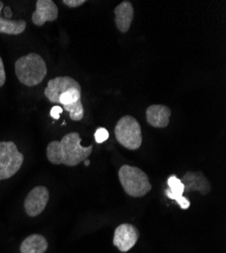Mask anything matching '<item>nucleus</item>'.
<instances>
[{
  "mask_svg": "<svg viewBox=\"0 0 226 253\" xmlns=\"http://www.w3.org/2000/svg\"><path fill=\"white\" fill-rule=\"evenodd\" d=\"M93 146L84 147L81 145L80 135L76 132L66 134L61 141H52L47 147V158L55 165L77 166L89 158Z\"/></svg>",
  "mask_w": 226,
  "mask_h": 253,
  "instance_id": "obj_1",
  "label": "nucleus"
},
{
  "mask_svg": "<svg viewBox=\"0 0 226 253\" xmlns=\"http://www.w3.org/2000/svg\"><path fill=\"white\" fill-rule=\"evenodd\" d=\"M15 75L20 83L33 87L42 82L47 75L45 60L37 53H30L15 61Z\"/></svg>",
  "mask_w": 226,
  "mask_h": 253,
  "instance_id": "obj_2",
  "label": "nucleus"
},
{
  "mask_svg": "<svg viewBox=\"0 0 226 253\" xmlns=\"http://www.w3.org/2000/svg\"><path fill=\"white\" fill-rule=\"evenodd\" d=\"M119 179L125 193L132 198L144 197L152 188L148 175L135 166L123 165L119 170Z\"/></svg>",
  "mask_w": 226,
  "mask_h": 253,
  "instance_id": "obj_3",
  "label": "nucleus"
},
{
  "mask_svg": "<svg viewBox=\"0 0 226 253\" xmlns=\"http://www.w3.org/2000/svg\"><path fill=\"white\" fill-rule=\"evenodd\" d=\"M115 136L117 141L129 150H137L142 145L141 126L138 121L131 116H124L118 121Z\"/></svg>",
  "mask_w": 226,
  "mask_h": 253,
  "instance_id": "obj_4",
  "label": "nucleus"
},
{
  "mask_svg": "<svg viewBox=\"0 0 226 253\" xmlns=\"http://www.w3.org/2000/svg\"><path fill=\"white\" fill-rule=\"evenodd\" d=\"M24 163V155L14 142H0V180L12 177Z\"/></svg>",
  "mask_w": 226,
  "mask_h": 253,
  "instance_id": "obj_5",
  "label": "nucleus"
},
{
  "mask_svg": "<svg viewBox=\"0 0 226 253\" xmlns=\"http://www.w3.org/2000/svg\"><path fill=\"white\" fill-rule=\"evenodd\" d=\"M50 200L49 189L46 186L39 185L34 187L28 194L25 201V210L28 216L37 217L42 214Z\"/></svg>",
  "mask_w": 226,
  "mask_h": 253,
  "instance_id": "obj_6",
  "label": "nucleus"
},
{
  "mask_svg": "<svg viewBox=\"0 0 226 253\" xmlns=\"http://www.w3.org/2000/svg\"><path fill=\"white\" fill-rule=\"evenodd\" d=\"M139 239V230L132 224H121L115 230L113 243L121 252H128Z\"/></svg>",
  "mask_w": 226,
  "mask_h": 253,
  "instance_id": "obj_7",
  "label": "nucleus"
},
{
  "mask_svg": "<svg viewBox=\"0 0 226 253\" xmlns=\"http://www.w3.org/2000/svg\"><path fill=\"white\" fill-rule=\"evenodd\" d=\"M70 88H81L80 84L72 77L59 76L51 79L44 90L45 96L50 102L58 103L59 96Z\"/></svg>",
  "mask_w": 226,
  "mask_h": 253,
  "instance_id": "obj_8",
  "label": "nucleus"
},
{
  "mask_svg": "<svg viewBox=\"0 0 226 253\" xmlns=\"http://www.w3.org/2000/svg\"><path fill=\"white\" fill-rule=\"evenodd\" d=\"M183 184V192H199L202 196H206L211 192V184L203 172L188 171L181 179Z\"/></svg>",
  "mask_w": 226,
  "mask_h": 253,
  "instance_id": "obj_9",
  "label": "nucleus"
},
{
  "mask_svg": "<svg viewBox=\"0 0 226 253\" xmlns=\"http://www.w3.org/2000/svg\"><path fill=\"white\" fill-rule=\"evenodd\" d=\"M58 7L52 0H37L32 20L37 27H42L47 22H54L58 18Z\"/></svg>",
  "mask_w": 226,
  "mask_h": 253,
  "instance_id": "obj_10",
  "label": "nucleus"
},
{
  "mask_svg": "<svg viewBox=\"0 0 226 253\" xmlns=\"http://www.w3.org/2000/svg\"><path fill=\"white\" fill-rule=\"evenodd\" d=\"M114 13L117 29L122 34H126L130 30L134 19L133 4L130 1H122L115 7Z\"/></svg>",
  "mask_w": 226,
  "mask_h": 253,
  "instance_id": "obj_11",
  "label": "nucleus"
},
{
  "mask_svg": "<svg viewBox=\"0 0 226 253\" xmlns=\"http://www.w3.org/2000/svg\"><path fill=\"white\" fill-rule=\"evenodd\" d=\"M171 116V109L163 104H152L146 110L147 123L153 128H167Z\"/></svg>",
  "mask_w": 226,
  "mask_h": 253,
  "instance_id": "obj_12",
  "label": "nucleus"
},
{
  "mask_svg": "<svg viewBox=\"0 0 226 253\" xmlns=\"http://www.w3.org/2000/svg\"><path fill=\"white\" fill-rule=\"evenodd\" d=\"M168 184L169 188L166 189L167 197L171 200L176 201L181 207V209L188 210L191 206V203L186 197L182 196V194L184 193V187L181 179H179L176 175H172L168 179Z\"/></svg>",
  "mask_w": 226,
  "mask_h": 253,
  "instance_id": "obj_13",
  "label": "nucleus"
},
{
  "mask_svg": "<svg viewBox=\"0 0 226 253\" xmlns=\"http://www.w3.org/2000/svg\"><path fill=\"white\" fill-rule=\"evenodd\" d=\"M48 249V241L40 234L28 236L20 244V253H45Z\"/></svg>",
  "mask_w": 226,
  "mask_h": 253,
  "instance_id": "obj_14",
  "label": "nucleus"
},
{
  "mask_svg": "<svg viewBox=\"0 0 226 253\" xmlns=\"http://www.w3.org/2000/svg\"><path fill=\"white\" fill-rule=\"evenodd\" d=\"M3 8V2L0 1V34H6L17 36L23 34L27 27V22L24 19L13 20L6 19L1 16V10Z\"/></svg>",
  "mask_w": 226,
  "mask_h": 253,
  "instance_id": "obj_15",
  "label": "nucleus"
},
{
  "mask_svg": "<svg viewBox=\"0 0 226 253\" xmlns=\"http://www.w3.org/2000/svg\"><path fill=\"white\" fill-rule=\"evenodd\" d=\"M81 100V88H70L61 94L58 99V103L63 107H68Z\"/></svg>",
  "mask_w": 226,
  "mask_h": 253,
  "instance_id": "obj_16",
  "label": "nucleus"
},
{
  "mask_svg": "<svg viewBox=\"0 0 226 253\" xmlns=\"http://www.w3.org/2000/svg\"><path fill=\"white\" fill-rule=\"evenodd\" d=\"M108 138H109V132L105 128H98L94 133V139L98 144L104 143L105 141L108 140Z\"/></svg>",
  "mask_w": 226,
  "mask_h": 253,
  "instance_id": "obj_17",
  "label": "nucleus"
},
{
  "mask_svg": "<svg viewBox=\"0 0 226 253\" xmlns=\"http://www.w3.org/2000/svg\"><path fill=\"white\" fill-rule=\"evenodd\" d=\"M62 3L70 8H75L87 3V0H63Z\"/></svg>",
  "mask_w": 226,
  "mask_h": 253,
  "instance_id": "obj_18",
  "label": "nucleus"
},
{
  "mask_svg": "<svg viewBox=\"0 0 226 253\" xmlns=\"http://www.w3.org/2000/svg\"><path fill=\"white\" fill-rule=\"evenodd\" d=\"M6 80V74H5V69H4V65H3V61L0 57V87H2L4 85Z\"/></svg>",
  "mask_w": 226,
  "mask_h": 253,
  "instance_id": "obj_19",
  "label": "nucleus"
},
{
  "mask_svg": "<svg viewBox=\"0 0 226 253\" xmlns=\"http://www.w3.org/2000/svg\"><path fill=\"white\" fill-rule=\"evenodd\" d=\"M62 113H63V109L61 108V107H59V105H55V107L52 108V110L50 112V115H51V117L53 119L58 120L60 118V115L62 114Z\"/></svg>",
  "mask_w": 226,
  "mask_h": 253,
  "instance_id": "obj_20",
  "label": "nucleus"
},
{
  "mask_svg": "<svg viewBox=\"0 0 226 253\" xmlns=\"http://www.w3.org/2000/svg\"><path fill=\"white\" fill-rule=\"evenodd\" d=\"M90 160H89V159H86V160H85V164H86V166H89V165H90Z\"/></svg>",
  "mask_w": 226,
  "mask_h": 253,
  "instance_id": "obj_21",
  "label": "nucleus"
}]
</instances>
